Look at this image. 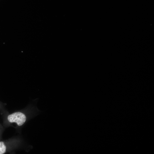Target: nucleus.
<instances>
[{
	"instance_id": "nucleus-1",
	"label": "nucleus",
	"mask_w": 154,
	"mask_h": 154,
	"mask_svg": "<svg viewBox=\"0 0 154 154\" xmlns=\"http://www.w3.org/2000/svg\"><path fill=\"white\" fill-rule=\"evenodd\" d=\"M9 122L11 123H15L18 125H22L25 122L26 117L23 113L16 112L9 115L7 117Z\"/></svg>"
},
{
	"instance_id": "nucleus-2",
	"label": "nucleus",
	"mask_w": 154,
	"mask_h": 154,
	"mask_svg": "<svg viewBox=\"0 0 154 154\" xmlns=\"http://www.w3.org/2000/svg\"><path fill=\"white\" fill-rule=\"evenodd\" d=\"M7 147L4 142L3 141H0V154H3L5 153Z\"/></svg>"
}]
</instances>
